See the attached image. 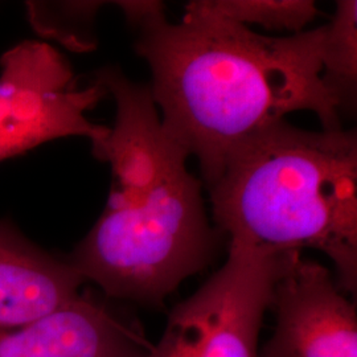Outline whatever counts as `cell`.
<instances>
[{
    "label": "cell",
    "instance_id": "cell-4",
    "mask_svg": "<svg viewBox=\"0 0 357 357\" xmlns=\"http://www.w3.org/2000/svg\"><path fill=\"white\" fill-rule=\"evenodd\" d=\"M301 252L230 241L227 264L175 307L144 357H258V335L277 282Z\"/></svg>",
    "mask_w": 357,
    "mask_h": 357
},
{
    "label": "cell",
    "instance_id": "cell-12",
    "mask_svg": "<svg viewBox=\"0 0 357 357\" xmlns=\"http://www.w3.org/2000/svg\"><path fill=\"white\" fill-rule=\"evenodd\" d=\"M123 15L126 16L128 23L135 28H139L146 22L151 20L156 16L165 15V4L162 1H115Z\"/></svg>",
    "mask_w": 357,
    "mask_h": 357
},
{
    "label": "cell",
    "instance_id": "cell-10",
    "mask_svg": "<svg viewBox=\"0 0 357 357\" xmlns=\"http://www.w3.org/2000/svg\"><path fill=\"white\" fill-rule=\"evenodd\" d=\"M199 3L206 11L233 23L290 31L293 35L302 33L307 24L321 15L312 0H199Z\"/></svg>",
    "mask_w": 357,
    "mask_h": 357
},
{
    "label": "cell",
    "instance_id": "cell-3",
    "mask_svg": "<svg viewBox=\"0 0 357 357\" xmlns=\"http://www.w3.org/2000/svg\"><path fill=\"white\" fill-rule=\"evenodd\" d=\"M217 228L233 243L328 255L340 290L357 284V135L284 119L230 153L206 187Z\"/></svg>",
    "mask_w": 357,
    "mask_h": 357
},
{
    "label": "cell",
    "instance_id": "cell-9",
    "mask_svg": "<svg viewBox=\"0 0 357 357\" xmlns=\"http://www.w3.org/2000/svg\"><path fill=\"white\" fill-rule=\"evenodd\" d=\"M321 79L335 97L339 113H352L357 90V3L339 0L323 26Z\"/></svg>",
    "mask_w": 357,
    "mask_h": 357
},
{
    "label": "cell",
    "instance_id": "cell-11",
    "mask_svg": "<svg viewBox=\"0 0 357 357\" xmlns=\"http://www.w3.org/2000/svg\"><path fill=\"white\" fill-rule=\"evenodd\" d=\"M103 1H28L31 24L38 35L54 38L69 50H94L93 23Z\"/></svg>",
    "mask_w": 357,
    "mask_h": 357
},
{
    "label": "cell",
    "instance_id": "cell-8",
    "mask_svg": "<svg viewBox=\"0 0 357 357\" xmlns=\"http://www.w3.org/2000/svg\"><path fill=\"white\" fill-rule=\"evenodd\" d=\"M84 282L68 259L43 250L8 220H0V333L65 306Z\"/></svg>",
    "mask_w": 357,
    "mask_h": 357
},
{
    "label": "cell",
    "instance_id": "cell-2",
    "mask_svg": "<svg viewBox=\"0 0 357 357\" xmlns=\"http://www.w3.org/2000/svg\"><path fill=\"white\" fill-rule=\"evenodd\" d=\"M94 76L116 106L109 135L91 144L113 181L102 215L66 259L112 298L163 306L213 261L224 233L211 225L203 183L167 134L149 85L114 66Z\"/></svg>",
    "mask_w": 357,
    "mask_h": 357
},
{
    "label": "cell",
    "instance_id": "cell-1",
    "mask_svg": "<svg viewBox=\"0 0 357 357\" xmlns=\"http://www.w3.org/2000/svg\"><path fill=\"white\" fill-rule=\"evenodd\" d=\"M135 51L167 134L197 158L205 185L243 141L294 112H312L323 130L343 128L321 79L323 26L268 38L203 8L185 6L176 24L166 13L139 28Z\"/></svg>",
    "mask_w": 357,
    "mask_h": 357
},
{
    "label": "cell",
    "instance_id": "cell-6",
    "mask_svg": "<svg viewBox=\"0 0 357 357\" xmlns=\"http://www.w3.org/2000/svg\"><path fill=\"white\" fill-rule=\"evenodd\" d=\"M270 308L277 327L258 357H357L356 307L318 262L295 255Z\"/></svg>",
    "mask_w": 357,
    "mask_h": 357
},
{
    "label": "cell",
    "instance_id": "cell-5",
    "mask_svg": "<svg viewBox=\"0 0 357 357\" xmlns=\"http://www.w3.org/2000/svg\"><path fill=\"white\" fill-rule=\"evenodd\" d=\"M107 96L96 79L81 88L50 44L26 40L10 48L0 57V162L60 138L102 141L110 128L86 114Z\"/></svg>",
    "mask_w": 357,
    "mask_h": 357
},
{
    "label": "cell",
    "instance_id": "cell-7",
    "mask_svg": "<svg viewBox=\"0 0 357 357\" xmlns=\"http://www.w3.org/2000/svg\"><path fill=\"white\" fill-rule=\"evenodd\" d=\"M137 321L90 295L0 333V357H144Z\"/></svg>",
    "mask_w": 357,
    "mask_h": 357
}]
</instances>
